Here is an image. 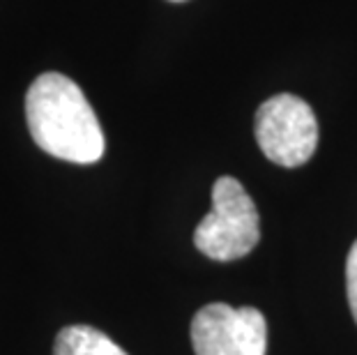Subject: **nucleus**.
I'll list each match as a JSON object with an SVG mask.
<instances>
[{
  "label": "nucleus",
  "mask_w": 357,
  "mask_h": 355,
  "mask_svg": "<svg viewBox=\"0 0 357 355\" xmlns=\"http://www.w3.org/2000/svg\"><path fill=\"white\" fill-rule=\"evenodd\" d=\"M26 120L44 153L72 164H95L104 155V134L83 90L65 74H40L26 95Z\"/></svg>",
  "instance_id": "obj_1"
},
{
  "label": "nucleus",
  "mask_w": 357,
  "mask_h": 355,
  "mask_svg": "<svg viewBox=\"0 0 357 355\" xmlns=\"http://www.w3.org/2000/svg\"><path fill=\"white\" fill-rule=\"evenodd\" d=\"M261 240V217L240 180L222 176L212 187V210L194 231V245L212 261L245 259Z\"/></svg>",
  "instance_id": "obj_2"
},
{
  "label": "nucleus",
  "mask_w": 357,
  "mask_h": 355,
  "mask_svg": "<svg viewBox=\"0 0 357 355\" xmlns=\"http://www.w3.org/2000/svg\"><path fill=\"white\" fill-rule=\"evenodd\" d=\"M256 141L270 162L284 169L307 164L318 146V123L302 97L281 93L256 111Z\"/></svg>",
  "instance_id": "obj_3"
},
{
  "label": "nucleus",
  "mask_w": 357,
  "mask_h": 355,
  "mask_svg": "<svg viewBox=\"0 0 357 355\" xmlns=\"http://www.w3.org/2000/svg\"><path fill=\"white\" fill-rule=\"evenodd\" d=\"M192 346L196 355H265L268 323L256 307H231L212 302L192 319Z\"/></svg>",
  "instance_id": "obj_4"
},
{
  "label": "nucleus",
  "mask_w": 357,
  "mask_h": 355,
  "mask_svg": "<svg viewBox=\"0 0 357 355\" xmlns=\"http://www.w3.org/2000/svg\"><path fill=\"white\" fill-rule=\"evenodd\" d=\"M53 355H127L104 332L90 326H67L58 332Z\"/></svg>",
  "instance_id": "obj_5"
},
{
  "label": "nucleus",
  "mask_w": 357,
  "mask_h": 355,
  "mask_svg": "<svg viewBox=\"0 0 357 355\" xmlns=\"http://www.w3.org/2000/svg\"><path fill=\"white\" fill-rule=\"evenodd\" d=\"M346 296H348V305H351L353 319L357 323V240L353 243L346 259Z\"/></svg>",
  "instance_id": "obj_6"
},
{
  "label": "nucleus",
  "mask_w": 357,
  "mask_h": 355,
  "mask_svg": "<svg viewBox=\"0 0 357 355\" xmlns=\"http://www.w3.org/2000/svg\"><path fill=\"white\" fill-rule=\"evenodd\" d=\"M173 3H185V0H173Z\"/></svg>",
  "instance_id": "obj_7"
}]
</instances>
